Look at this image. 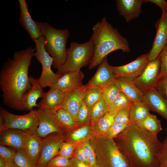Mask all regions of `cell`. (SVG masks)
Instances as JSON below:
<instances>
[{
    "label": "cell",
    "mask_w": 167,
    "mask_h": 167,
    "mask_svg": "<svg viewBox=\"0 0 167 167\" xmlns=\"http://www.w3.org/2000/svg\"><path fill=\"white\" fill-rule=\"evenodd\" d=\"M52 110L61 127L69 128L75 125L76 122L73 117L62 108Z\"/></svg>",
    "instance_id": "obj_29"
},
{
    "label": "cell",
    "mask_w": 167,
    "mask_h": 167,
    "mask_svg": "<svg viewBox=\"0 0 167 167\" xmlns=\"http://www.w3.org/2000/svg\"><path fill=\"white\" fill-rule=\"evenodd\" d=\"M165 11H166V13H167V7L166 9V10Z\"/></svg>",
    "instance_id": "obj_51"
},
{
    "label": "cell",
    "mask_w": 167,
    "mask_h": 167,
    "mask_svg": "<svg viewBox=\"0 0 167 167\" xmlns=\"http://www.w3.org/2000/svg\"><path fill=\"white\" fill-rule=\"evenodd\" d=\"M86 161V164L89 166L88 158L87 152L86 150L83 147L81 144L79 145Z\"/></svg>",
    "instance_id": "obj_48"
},
{
    "label": "cell",
    "mask_w": 167,
    "mask_h": 167,
    "mask_svg": "<svg viewBox=\"0 0 167 167\" xmlns=\"http://www.w3.org/2000/svg\"><path fill=\"white\" fill-rule=\"evenodd\" d=\"M148 62V53L140 56L126 65L119 66L110 65V67L116 78L124 77L133 80L141 74Z\"/></svg>",
    "instance_id": "obj_10"
},
{
    "label": "cell",
    "mask_w": 167,
    "mask_h": 167,
    "mask_svg": "<svg viewBox=\"0 0 167 167\" xmlns=\"http://www.w3.org/2000/svg\"><path fill=\"white\" fill-rule=\"evenodd\" d=\"M115 82L111 83L101 89L102 98L108 107L110 106L121 92Z\"/></svg>",
    "instance_id": "obj_31"
},
{
    "label": "cell",
    "mask_w": 167,
    "mask_h": 167,
    "mask_svg": "<svg viewBox=\"0 0 167 167\" xmlns=\"http://www.w3.org/2000/svg\"><path fill=\"white\" fill-rule=\"evenodd\" d=\"M92 131L91 127L84 126L72 132L69 138L73 141H79L88 138L91 135Z\"/></svg>",
    "instance_id": "obj_34"
},
{
    "label": "cell",
    "mask_w": 167,
    "mask_h": 167,
    "mask_svg": "<svg viewBox=\"0 0 167 167\" xmlns=\"http://www.w3.org/2000/svg\"><path fill=\"white\" fill-rule=\"evenodd\" d=\"M166 136L164 140L163 147L159 158L158 167H167V132L165 130Z\"/></svg>",
    "instance_id": "obj_43"
},
{
    "label": "cell",
    "mask_w": 167,
    "mask_h": 167,
    "mask_svg": "<svg viewBox=\"0 0 167 167\" xmlns=\"http://www.w3.org/2000/svg\"><path fill=\"white\" fill-rule=\"evenodd\" d=\"M155 26L156 33L152 49L148 53L149 62L157 58L167 44V13L165 10L162 11Z\"/></svg>",
    "instance_id": "obj_11"
},
{
    "label": "cell",
    "mask_w": 167,
    "mask_h": 167,
    "mask_svg": "<svg viewBox=\"0 0 167 167\" xmlns=\"http://www.w3.org/2000/svg\"><path fill=\"white\" fill-rule=\"evenodd\" d=\"M16 151L13 148L0 145V157L3 159L6 163L13 160Z\"/></svg>",
    "instance_id": "obj_42"
},
{
    "label": "cell",
    "mask_w": 167,
    "mask_h": 167,
    "mask_svg": "<svg viewBox=\"0 0 167 167\" xmlns=\"http://www.w3.org/2000/svg\"><path fill=\"white\" fill-rule=\"evenodd\" d=\"M45 39L43 35L34 41L36 49L34 56L42 66L41 73L38 79L39 83L43 88L49 87L50 88L53 87L62 74L55 73L51 69L54 59L45 49Z\"/></svg>",
    "instance_id": "obj_8"
},
{
    "label": "cell",
    "mask_w": 167,
    "mask_h": 167,
    "mask_svg": "<svg viewBox=\"0 0 167 167\" xmlns=\"http://www.w3.org/2000/svg\"><path fill=\"white\" fill-rule=\"evenodd\" d=\"M45 39V47L54 59L52 66L58 69L66 58V43L70 36L67 28L59 29L53 27L47 22H37Z\"/></svg>",
    "instance_id": "obj_4"
},
{
    "label": "cell",
    "mask_w": 167,
    "mask_h": 167,
    "mask_svg": "<svg viewBox=\"0 0 167 167\" xmlns=\"http://www.w3.org/2000/svg\"><path fill=\"white\" fill-rule=\"evenodd\" d=\"M24 133V148L36 167L41 151L42 139L36 133Z\"/></svg>",
    "instance_id": "obj_21"
},
{
    "label": "cell",
    "mask_w": 167,
    "mask_h": 167,
    "mask_svg": "<svg viewBox=\"0 0 167 167\" xmlns=\"http://www.w3.org/2000/svg\"><path fill=\"white\" fill-rule=\"evenodd\" d=\"M0 144L18 150L24 148V132L8 129L0 132Z\"/></svg>",
    "instance_id": "obj_23"
},
{
    "label": "cell",
    "mask_w": 167,
    "mask_h": 167,
    "mask_svg": "<svg viewBox=\"0 0 167 167\" xmlns=\"http://www.w3.org/2000/svg\"><path fill=\"white\" fill-rule=\"evenodd\" d=\"M135 123L139 127L157 136L162 130L161 121L156 115L150 113L146 118Z\"/></svg>",
    "instance_id": "obj_26"
},
{
    "label": "cell",
    "mask_w": 167,
    "mask_h": 167,
    "mask_svg": "<svg viewBox=\"0 0 167 167\" xmlns=\"http://www.w3.org/2000/svg\"><path fill=\"white\" fill-rule=\"evenodd\" d=\"M13 161L19 167H36L24 148L17 150Z\"/></svg>",
    "instance_id": "obj_33"
},
{
    "label": "cell",
    "mask_w": 167,
    "mask_h": 167,
    "mask_svg": "<svg viewBox=\"0 0 167 167\" xmlns=\"http://www.w3.org/2000/svg\"><path fill=\"white\" fill-rule=\"evenodd\" d=\"M160 66L159 76V79L167 77V44L159 55Z\"/></svg>",
    "instance_id": "obj_41"
},
{
    "label": "cell",
    "mask_w": 167,
    "mask_h": 167,
    "mask_svg": "<svg viewBox=\"0 0 167 167\" xmlns=\"http://www.w3.org/2000/svg\"><path fill=\"white\" fill-rule=\"evenodd\" d=\"M20 10L19 20L20 24L28 34L33 41L43 35L37 22L34 20L28 10V4L25 0H19Z\"/></svg>",
    "instance_id": "obj_14"
},
{
    "label": "cell",
    "mask_w": 167,
    "mask_h": 167,
    "mask_svg": "<svg viewBox=\"0 0 167 167\" xmlns=\"http://www.w3.org/2000/svg\"><path fill=\"white\" fill-rule=\"evenodd\" d=\"M151 110L148 105L144 101L134 103L130 110L131 122L136 123L146 118Z\"/></svg>",
    "instance_id": "obj_27"
},
{
    "label": "cell",
    "mask_w": 167,
    "mask_h": 167,
    "mask_svg": "<svg viewBox=\"0 0 167 167\" xmlns=\"http://www.w3.org/2000/svg\"><path fill=\"white\" fill-rule=\"evenodd\" d=\"M117 111L108 112L92 126L96 137L105 136L109 128L114 122V117Z\"/></svg>",
    "instance_id": "obj_25"
},
{
    "label": "cell",
    "mask_w": 167,
    "mask_h": 167,
    "mask_svg": "<svg viewBox=\"0 0 167 167\" xmlns=\"http://www.w3.org/2000/svg\"><path fill=\"white\" fill-rule=\"evenodd\" d=\"M130 110L124 108L118 110L114 117V122L120 124L129 125L130 123Z\"/></svg>",
    "instance_id": "obj_37"
},
{
    "label": "cell",
    "mask_w": 167,
    "mask_h": 167,
    "mask_svg": "<svg viewBox=\"0 0 167 167\" xmlns=\"http://www.w3.org/2000/svg\"><path fill=\"white\" fill-rule=\"evenodd\" d=\"M131 167H158L163 143L155 135L131 122L113 139Z\"/></svg>",
    "instance_id": "obj_1"
},
{
    "label": "cell",
    "mask_w": 167,
    "mask_h": 167,
    "mask_svg": "<svg viewBox=\"0 0 167 167\" xmlns=\"http://www.w3.org/2000/svg\"><path fill=\"white\" fill-rule=\"evenodd\" d=\"M94 45L90 38L83 43L73 42L66 49V58L57 73H65L81 70L89 64L93 55Z\"/></svg>",
    "instance_id": "obj_6"
},
{
    "label": "cell",
    "mask_w": 167,
    "mask_h": 167,
    "mask_svg": "<svg viewBox=\"0 0 167 167\" xmlns=\"http://www.w3.org/2000/svg\"><path fill=\"white\" fill-rule=\"evenodd\" d=\"M150 2L154 3L159 6L162 11L165 10L167 7V2L165 0H144V2Z\"/></svg>",
    "instance_id": "obj_45"
},
{
    "label": "cell",
    "mask_w": 167,
    "mask_h": 167,
    "mask_svg": "<svg viewBox=\"0 0 167 167\" xmlns=\"http://www.w3.org/2000/svg\"><path fill=\"white\" fill-rule=\"evenodd\" d=\"M109 112V108L102 98L91 108L90 122L93 126L97 121Z\"/></svg>",
    "instance_id": "obj_28"
},
{
    "label": "cell",
    "mask_w": 167,
    "mask_h": 167,
    "mask_svg": "<svg viewBox=\"0 0 167 167\" xmlns=\"http://www.w3.org/2000/svg\"><path fill=\"white\" fill-rule=\"evenodd\" d=\"M31 88L21 96L20 105L22 110H30L33 107H38L37 99L42 97L45 92L40 85L38 79L29 76Z\"/></svg>",
    "instance_id": "obj_17"
},
{
    "label": "cell",
    "mask_w": 167,
    "mask_h": 167,
    "mask_svg": "<svg viewBox=\"0 0 167 167\" xmlns=\"http://www.w3.org/2000/svg\"><path fill=\"white\" fill-rule=\"evenodd\" d=\"M70 93L64 92L57 88H50L48 91L44 92L38 107L51 110L61 108Z\"/></svg>",
    "instance_id": "obj_19"
},
{
    "label": "cell",
    "mask_w": 167,
    "mask_h": 167,
    "mask_svg": "<svg viewBox=\"0 0 167 167\" xmlns=\"http://www.w3.org/2000/svg\"><path fill=\"white\" fill-rule=\"evenodd\" d=\"M75 154L76 156L75 157L80 161L86 164L84 156L79 146L76 149Z\"/></svg>",
    "instance_id": "obj_47"
},
{
    "label": "cell",
    "mask_w": 167,
    "mask_h": 167,
    "mask_svg": "<svg viewBox=\"0 0 167 167\" xmlns=\"http://www.w3.org/2000/svg\"><path fill=\"white\" fill-rule=\"evenodd\" d=\"M75 144L74 141L62 142L60 146L58 155L70 159L72 158Z\"/></svg>",
    "instance_id": "obj_35"
},
{
    "label": "cell",
    "mask_w": 167,
    "mask_h": 167,
    "mask_svg": "<svg viewBox=\"0 0 167 167\" xmlns=\"http://www.w3.org/2000/svg\"><path fill=\"white\" fill-rule=\"evenodd\" d=\"M102 98V92L101 89L90 87L87 85L83 101L88 107L91 108L94 105Z\"/></svg>",
    "instance_id": "obj_30"
},
{
    "label": "cell",
    "mask_w": 167,
    "mask_h": 167,
    "mask_svg": "<svg viewBox=\"0 0 167 167\" xmlns=\"http://www.w3.org/2000/svg\"><path fill=\"white\" fill-rule=\"evenodd\" d=\"M55 134L42 138L41 151L36 167H45L51 159L58 155L63 138L61 135H55Z\"/></svg>",
    "instance_id": "obj_13"
},
{
    "label": "cell",
    "mask_w": 167,
    "mask_h": 167,
    "mask_svg": "<svg viewBox=\"0 0 167 167\" xmlns=\"http://www.w3.org/2000/svg\"><path fill=\"white\" fill-rule=\"evenodd\" d=\"M116 79V77L108 64L107 56L103 59L95 75L87 84L89 87L101 89L111 83L115 82Z\"/></svg>",
    "instance_id": "obj_16"
},
{
    "label": "cell",
    "mask_w": 167,
    "mask_h": 167,
    "mask_svg": "<svg viewBox=\"0 0 167 167\" xmlns=\"http://www.w3.org/2000/svg\"><path fill=\"white\" fill-rule=\"evenodd\" d=\"M117 10L127 22L138 18L141 13L143 0H117Z\"/></svg>",
    "instance_id": "obj_20"
},
{
    "label": "cell",
    "mask_w": 167,
    "mask_h": 167,
    "mask_svg": "<svg viewBox=\"0 0 167 167\" xmlns=\"http://www.w3.org/2000/svg\"><path fill=\"white\" fill-rule=\"evenodd\" d=\"M38 124V109H32L26 114L18 115L0 107V132L13 129L26 133H36Z\"/></svg>",
    "instance_id": "obj_7"
},
{
    "label": "cell",
    "mask_w": 167,
    "mask_h": 167,
    "mask_svg": "<svg viewBox=\"0 0 167 167\" xmlns=\"http://www.w3.org/2000/svg\"><path fill=\"white\" fill-rule=\"evenodd\" d=\"M91 108L83 101L79 109L76 122L84 124L90 121Z\"/></svg>",
    "instance_id": "obj_36"
},
{
    "label": "cell",
    "mask_w": 167,
    "mask_h": 167,
    "mask_svg": "<svg viewBox=\"0 0 167 167\" xmlns=\"http://www.w3.org/2000/svg\"><path fill=\"white\" fill-rule=\"evenodd\" d=\"M133 104L131 100L121 91L118 96L109 107V112L117 111L124 108L131 109Z\"/></svg>",
    "instance_id": "obj_32"
},
{
    "label": "cell",
    "mask_w": 167,
    "mask_h": 167,
    "mask_svg": "<svg viewBox=\"0 0 167 167\" xmlns=\"http://www.w3.org/2000/svg\"><path fill=\"white\" fill-rule=\"evenodd\" d=\"M90 143L96 155V167H131L113 139L96 137Z\"/></svg>",
    "instance_id": "obj_5"
},
{
    "label": "cell",
    "mask_w": 167,
    "mask_h": 167,
    "mask_svg": "<svg viewBox=\"0 0 167 167\" xmlns=\"http://www.w3.org/2000/svg\"><path fill=\"white\" fill-rule=\"evenodd\" d=\"M6 163L5 161L0 157V167H5Z\"/></svg>",
    "instance_id": "obj_50"
},
{
    "label": "cell",
    "mask_w": 167,
    "mask_h": 167,
    "mask_svg": "<svg viewBox=\"0 0 167 167\" xmlns=\"http://www.w3.org/2000/svg\"><path fill=\"white\" fill-rule=\"evenodd\" d=\"M36 51V48L29 46L15 52L1 69L0 88L3 101L11 108L21 111V98L31 87L28 71Z\"/></svg>",
    "instance_id": "obj_2"
},
{
    "label": "cell",
    "mask_w": 167,
    "mask_h": 167,
    "mask_svg": "<svg viewBox=\"0 0 167 167\" xmlns=\"http://www.w3.org/2000/svg\"><path fill=\"white\" fill-rule=\"evenodd\" d=\"M160 66L159 56L154 60L148 62L141 74L133 81L143 93L156 88L158 80Z\"/></svg>",
    "instance_id": "obj_9"
},
{
    "label": "cell",
    "mask_w": 167,
    "mask_h": 167,
    "mask_svg": "<svg viewBox=\"0 0 167 167\" xmlns=\"http://www.w3.org/2000/svg\"><path fill=\"white\" fill-rule=\"evenodd\" d=\"M81 144L87 152L88 158L89 166L91 167H96V154L89 141L88 140H85Z\"/></svg>",
    "instance_id": "obj_40"
},
{
    "label": "cell",
    "mask_w": 167,
    "mask_h": 167,
    "mask_svg": "<svg viewBox=\"0 0 167 167\" xmlns=\"http://www.w3.org/2000/svg\"><path fill=\"white\" fill-rule=\"evenodd\" d=\"M45 167H72L70 159L58 155L51 159Z\"/></svg>",
    "instance_id": "obj_38"
},
{
    "label": "cell",
    "mask_w": 167,
    "mask_h": 167,
    "mask_svg": "<svg viewBox=\"0 0 167 167\" xmlns=\"http://www.w3.org/2000/svg\"><path fill=\"white\" fill-rule=\"evenodd\" d=\"M143 101L149 105L151 110L159 114L167 121V100L156 88L144 93Z\"/></svg>",
    "instance_id": "obj_18"
},
{
    "label": "cell",
    "mask_w": 167,
    "mask_h": 167,
    "mask_svg": "<svg viewBox=\"0 0 167 167\" xmlns=\"http://www.w3.org/2000/svg\"><path fill=\"white\" fill-rule=\"evenodd\" d=\"M72 167H91L79 160L75 157L70 159Z\"/></svg>",
    "instance_id": "obj_46"
},
{
    "label": "cell",
    "mask_w": 167,
    "mask_h": 167,
    "mask_svg": "<svg viewBox=\"0 0 167 167\" xmlns=\"http://www.w3.org/2000/svg\"><path fill=\"white\" fill-rule=\"evenodd\" d=\"M129 125L120 124L114 122L109 128L104 137L107 139L114 138L124 130Z\"/></svg>",
    "instance_id": "obj_39"
},
{
    "label": "cell",
    "mask_w": 167,
    "mask_h": 167,
    "mask_svg": "<svg viewBox=\"0 0 167 167\" xmlns=\"http://www.w3.org/2000/svg\"><path fill=\"white\" fill-rule=\"evenodd\" d=\"M5 167H19L13 161V160L6 163Z\"/></svg>",
    "instance_id": "obj_49"
},
{
    "label": "cell",
    "mask_w": 167,
    "mask_h": 167,
    "mask_svg": "<svg viewBox=\"0 0 167 167\" xmlns=\"http://www.w3.org/2000/svg\"><path fill=\"white\" fill-rule=\"evenodd\" d=\"M90 38L94 45L93 56L89 65L92 69L99 65L103 59L113 51L121 50L123 52L130 51L128 42L116 28L103 18L92 28Z\"/></svg>",
    "instance_id": "obj_3"
},
{
    "label": "cell",
    "mask_w": 167,
    "mask_h": 167,
    "mask_svg": "<svg viewBox=\"0 0 167 167\" xmlns=\"http://www.w3.org/2000/svg\"><path fill=\"white\" fill-rule=\"evenodd\" d=\"M120 91L134 103L143 101V93L133 80L124 77H117L115 82Z\"/></svg>",
    "instance_id": "obj_24"
},
{
    "label": "cell",
    "mask_w": 167,
    "mask_h": 167,
    "mask_svg": "<svg viewBox=\"0 0 167 167\" xmlns=\"http://www.w3.org/2000/svg\"><path fill=\"white\" fill-rule=\"evenodd\" d=\"M87 88V84L70 93L61 107L71 115L75 122Z\"/></svg>",
    "instance_id": "obj_22"
},
{
    "label": "cell",
    "mask_w": 167,
    "mask_h": 167,
    "mask_svg": "<svg viewBox=\"0 0 167 167\" xmlns=\"http://www.w3.org/2000/svg\"><path fill=\"white\" fill-rule=\"evenodd\" d=\"M156 88L167 100V77L159 79Z\"/></svg>",
    "instance_id": "obj_44"
},
{
    "label": "cell",
    "mask_w": 167,
    "mask_h": 167,
    "mask_svg": "<svg viewBox=\"0 0 167 167\" xmlns=\"http://www.w3.org/2000/svg\"><path fill=\"white\" fill-rule=\"evenodd\" d=\"M38 109L39 124L36 134L41 138L50 135L61 132V126L56 119L52 110L48 109Z\"/></svg>",
    "instance_id": "obj_12"
},
{
    "label": "cell",
    "mask_w": 167,
    "mask_h": 167,
    "mask_svg": "<svg viewBox=\"0 0 167 167\" xmlns=\"http://www.w3.org/2000/svg\"><path fill=\"white\" fill-rule=\"evenodd\" d=\"M84 78V74L81 70L66 73L62 74L51 88L70 93L84 85L82 81Z\"/></svg>",
    "instance_id": "obj_15"
}]
</instances>
